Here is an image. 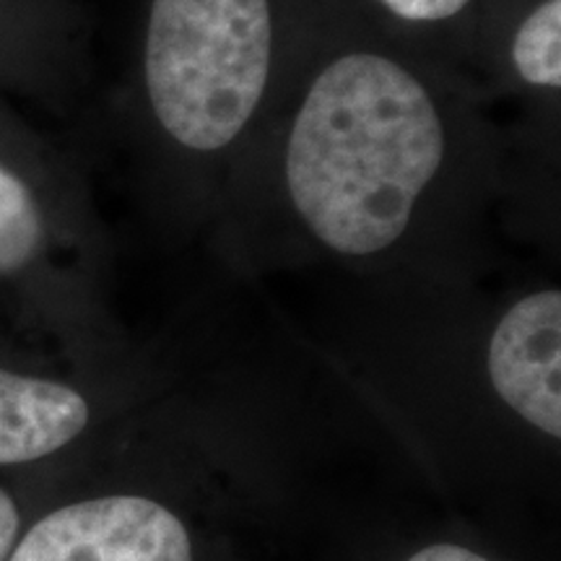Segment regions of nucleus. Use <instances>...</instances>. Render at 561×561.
Here are the masks:
<instances>
[{"mask_svg":"<svg viewBox=\"0 0 561 561\" xmlns=\"http://www.w3.org/2000/svg\"><path fill=\"white\" fill-rule=\"evenodd\" d=\"M500 68L512 87L559 100L561 91V0H504L486 13L481 58Z\"/></svg>","mask_w":561,"mask_h":561,"instance_id":"39448f33","label":"nucleus"},{"mask_svg":"<svg viewBox=\"0 0 561 561\" xmlns=\"http://www.w3.org/2000/svg\"><path fill=\"white\" fill-rule=\"evenodd\" d=\"M19 533V510L3 489H0V561L9 557L13 541Z\"/></svg>","mask_w":561,"mask_h":561,"instance_id":"1a4fd4ad","label":"nucleus"},{"mask_svg":"<svg viewBox=\"0 0 561 561\" xmlns=\"http://www.w3.org/2000/svg\"><path fill=\"white\" fill-rule=\"evenodd\" d=\"M409 561H489L479 557V553L462 549V546H453V543H437V546H426L419 553H413Z\"/></svg>","mask_w":561,"mask_h":561,"instance_id":"9d476101","label":"nucleus"},{"mask_svg":"<svg viewBox=\"0 0 561 561\" xmlns=\"http://www.w3.org/2000/svg\"><path fill=\"white\" fill-rule=\"evenodd\" d=\"M561 291L541 289L517 299L489 341V377L502 401L536 424L561 434Z\"/></svg>","mask_w":561,"mask_h":561,"instance_id":"20e7f679","label":"nucleus"},{"mask_svg":"<svg viewBox=\"0 0 561 561\" xmlns=\"http://www.w3.org/2000/svg\"><path fill=\"white\" fill-rule=\"evenodd\" d=\"M507 167L483 89L362 9L301 68L227 185L261 182L341 257L401 244L439 193Z\"/></svg>","mask_w":561,"mask_h":561,"instance_id":"f257e3e1","label":"nucleus"},{"mask_svg":"<svg viewBox=\"0 0 561 561\" xmlns=\"http://www.w3.org/2000/svg\"><path fill=\"white\" fill-rule=\"evenodd\" d=\"M45 208L30 180L0 157V278L16 276L45 248Z\"/></svg>","mask_w":561,"mask_h":561,"instance_id":"6e6552de","label":"nucleus"},{"mask_svg":"<svg viewBox=\"0 0 561 561\" xmlns=\"http://www.w3.org/2000/svg\"><path fill=\"white\" fill-rule=\"evenodd\" d=\"M87 424L89 405L76 390L0 369V466L53 455Z\"/></svg>","mask_w":561,"mask_h":561,"instance_id":"423d86ee","label":"nucleus"},{"mask_svg":"<svg viewBox=\"0 0 561 561\" xmlns=\"http://www.w3.org/2000/svg\"><path fill=\"white\" fill-rule=\"evenodd\" d=\"M9 561H193V546L159 502L102 496L42 517Z\"/></svg>","mask_w":561,"mask_h":561,"instance_id":"7ed1b4c3","label":"nucleus"},{"mask_svg":"<svg viewBox=\"0 0 561 561\" xmlns=\"http://www.w3.org/2000/svg\"><path fill=\"white\" fill-rule=\"evenodd\" d=\"M362 0H144L133 112L146 167L227 185L301 68Z\"/></svg>","mask_w":561,"mask_h":561,"instance_id":"f03ea898","label":"nucleus"},{"mask_svg":"<svg viewBox=\"0 0 561 561\" xmlns=\"http://www.w3.org/2000/svg\"><path fill=\"white\" fill-rule=\"evenodd\" d=\"M362 5L385 30L455 66L481 58L486 0H362Z\"/></svg>","mask_w":561,"mask_h":561,"instance_id":"0eeeda50","label":"nucleus"},{"mask_svg":"<svg viewBox=\"0 0 561 561\" xmlns=\"http://www.w3.org/2000/svg\"><path fill=\"white\" fill-rule=\"evenodd\" d=\"M494 3H502V0H486V11H489V5H494Z\"/></svg>","mask_w":561,"mask_h":561,"instance_id":"9b49d317","label":"nucleus"}]
</instances>
